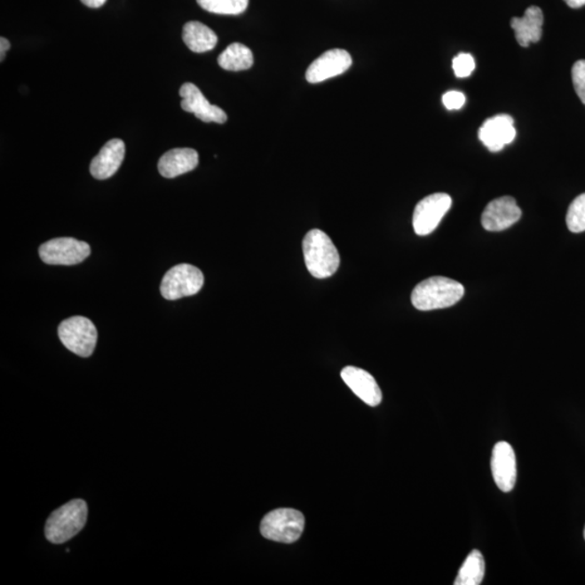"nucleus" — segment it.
Returning <instances> with one entry per match:
<instances>
[{"instance_id": "obj_26", "label": "nucleus", "mask_w": 585, "mask_h": 585, "mask_svg": "<svg viewBox=\"0 0 585 585\" xmlns=\"http://www.w3.org/2000/svg\"><path fill=\"white\" fill-rule=\"evenodd\" d=\"M10 49V43L7 38L2 37L0 38V60L2 62L4 60V57H6V52Z\"/></svg>"}, {"instance_id": "obj_20", "label": "nucleus", "mask_w": 585, "mask_h": 585, "mask_svg": "<svg viewBox=\"0 0 585 585\" xmlns=\"http://www.w3.org/2000/svg\"><path fill=\"white\" fill-rule=\"evenodd\" d=\"M486 565L480 550H471L465 562L459 570L455 579V585H479L483 582Z\"/></svg>"}, {"instance_id": "obj_14", "label": "nucleus", "mask_w": 585, "mask_h": 585, "mask_svg": "<svg viewBox=\"0 0 585 585\" xmlns=\"http://www.w3.org/2000/svg\"><path fill=\"white\" fill-rule=\"evenodd\" d=\"M343 381L370 407H376L382 402V391L376 378L370 373L356 367H346L341 373Z\"/></svg>"}, {"instance_id": "obj_12", "label": "nucleus", "mask_w": 585, "mask_h": 585, "mask_svg": "<svg viewBox=\"0 0 585 585\" xmlns=\"http://www.w3.org/2000/svg\"><path fill=\"white\" fill-rule=\"evenodd\" d=\"M352 65V56L343 49H332L316 59L306 72V80L312 83H321L342 75Z\"/></svg>"}, {"instance_id": "obj_13", "label": "nucleus", "mask_w": 585, "mask_h": 585, "mask_svg": "<svg viewBox=\"0 0 585 585\" xmlns=\"http://www.w3.org/2000/svg\"><path fill=\"white\" fill-rule=\"evenodd\" d=\"M478 137L491 152H498L512 144L516 137L514 120L508 115H499L486 120L480 127Z\"/></svg>"}, {"instance_id": "obj_29", "label": "nucleus", "mask_w": 585, "mask_h": 585, "mask_svg": "<svg viewBox=\"0 0 585 585\" xmlns=\"http://www.w3.org/2000/svg\"><path fill=\"white\" fill-rule=\"evenodd\" d=\"M584 539H585V528H584Z\"/></svg>"}, {"instance_id": "obj_5", "label": "nucleus", "mask_w": 585, "mask_h": 585, "mask_svg": "<svg viewBox=\"0 0 585 585\" xmlns=\"http://www.w3.org/2000/svg\"><path fill=\"white\" fill-rule=\"evenodd\" d=\"M204 285V275L193 265H175L167 272L161 283V293L165 299L176 301L198 294Z\"/></svg>"}, {"instance_id": "obj_18", "label": "nucleus", "mask_w": 585, "mask_h": 585, "mask_svg": "<svg viewBox=\"0 0 585 585\" xmlns=\"http://www.w3.org/2000/svg\"><path fill=\"white\" fill-rule=\"evenodd\" d=\"M183 39L186 47L196 53L213 51L218 42V37L213 29L199 21H191L185 24Z\"/></svg>"}, {"instance_id": "obj_15", "label": "nucleus", "mask_w": 585, "mask_h": 585, "mask_svg": "<svg viewBox=\"0 0 585 585\" xmlns=\"http://www.w3.org/2000/svg\"><path fill=\"white\" fill-rule=\"evenodd\" d=\"M125 152V144L123 140L107 141L99 154L91 161V174L93 178L106 180L115 175L124 161Z\"/></svg>"}, {"instance_id": "obj_19", "label": "nucleus", "mask_w": 585, "mask_h": 585, "mask_svg": "<svg viewBox=\"0 0 585 585\" xmlns=\"http://www.w3.org/2000/svg\"><path fill=\"white\" fill-rule=\"evenodd\" d=\"M253 63L252 51L240 43H231L218 58L220 67L231 72L249 70Z\"/></svg>"}, {"instance_id": "obj_1", "label": "nucleus", "mask_w": 585, "mask_h": 585, "mask_svg": "<svg viewBox=\"0 0 585 585\" xmlns=\"http://www.w3.org/2000/svg\"><path fill=\"white\" fill-rule=\"evenodd\" d=\"M464 287L446 277H431L413 289L411 302L417 311L430 312L454 306L464 296Z\"/></svg>"}, {"instance_id": "obj_10", "label": "nucleus", "mask_w": 585, "mask_h": 585, "mask_svg": "<svg viewBox=\"0 0 585 585\" xmlns=\"http://www.w3.org/2000/svg\"><path fill=\"white\" fill-rule=\"evenodd\" d=\"M521 209L512 196H502L491 201L481 216V225L486 230L498 233L512 225L520 219Z\"/></svg>"}, {"instance_id": "obj_24", "label": "nucleus", "mask_w": 585, "mask_h": 585, "mask_svg": "<svg viewBox=\"0 0 585 585\" xmlns=\"http://www.w3.org/2000/svg\"><path fill=\"white\" fill-rule=\"evenodd\" d=\"M574 91H576L580 100L585 105V60L574 63L572 71Z\"/></svg>"}, {"instance_id": "obj_8", "label": "nucleus", "mask_w": 585, "mask_h": 585, "mask_svg": "<svg viewBox=\"0 0 585 585\" xmlns=\"http://www.w3.org/2000/svg\"><path fill=\"white\" fill-rule=\"evenodd\" d=\"M91 253L90 244L73 238L53 239L39 248V257L48 265L81 264L90 257Z\"/></svg>"}, {"instance_id": "obj_3", "label": "nucleus", "mask_w": 585, "mask_h": 585, "mask_svg": "<svg viewBox=\"0 0 585 585\" xmlns=\"http://www.w3.org/2000/svg\"><path fill=\"white\" fill-rule=\"evenodd\" d=\"M88 508L85 501L73 500L55 510L47 519L45 534L51 543L62 544L85 527Z\"/></svg>"}, {"instance_id": "obj_22", "label": "nucleus", "mask_w": 585, "mask_h": 585, "mask_svg": "<svg viewBox=\"0 0 585 585\" xmlns=\"http://www.w3.org/2000/svg\"><path fill=\"white\" fill-rule=\"evenodd\" d=\"M566 223L568 229L573 233L585 231V194L577 196L570 204Z\"/></svg>"}, {"instance_id": "obj_27", "label": "nucleus", "mask_w": 585, "mask_h": 585, "mask_svg": "<svg viewBox=\"0 0 585 585\" xmlns=\"http://www.w3.org/2000/svg\"><path fill=\"white\" fill-rule=\"evenodd\" d=\"M81 2L90 8H100L106 4L107 0H81Z\"/></svg>"}, {"instance_id": "obj_16", "label": "nucleus", "mask_w": 585, "mask_h": 585, "mask_svg": "<svg viewBox=\"0 0 585 585\" xmlns=\"http://www.w3.org/2000/svg\"><path fill=\"white\" fill-rule=\"evenodd\" d=\"M544 17L542 10L531 6L526 10L523 18L510 20V27L514 29L516 41L521 47H529L530 43L540 42L542 37Z\"/></svg>"}, {"instance_id": "obj_25", "label": "nucleus", "mask_w": 585, "mask_h": 585, "mask_svg": "<svg viewBox=\"0 0 585 585\" xmlns=\"http://www.w3.org/2000/svg\"><path fill=\"white\" fill-rule=\"evenodd\" d=\"M466 102V97L463 92L451 91H447L442 96V103L448 110H460L463 107Z\"/></svg>"}, {"instance_id": "obj_7", "label": "nucleus", "mask_w": 585, "mask_h": 585, "mask_svg": "<svg viewBox=\"0 0 585 585\" xmlns=\"http://www.w3.org/2000/svg\"><path fill=\"white\" fill-rule=\"evenodd\" d=\"M452 199L447 194H434L417 203L413 213V228L415 233L424 237L434 233L440 221L451 209Z\"/></svg>"}, {"instance_id": "obj_9", "label": "nucleus", "mask_w": 585, "mask_h": 585, "mask_svg": "<svg viewBox=\"0 0 585 585\" xmlns=\"http://www.w3.org/2000/svg\"><path fill=\"white\" fill-rule=\"evenodd\" d=\"M491 470L501 491L508 494L514 489L518 479V465L513 447L509 442L500 441L494 446Z\"/></svg>"}, {"instance_id": "obj_11", "label": "nucleus", "mask_w": 585, "mask_h": 585, "mask_svg": "<svg viewBox=\"0 0 585 585\" xmlns=\"http://www.w3.org/2000/svg\"><path fill=\"white\" fill-rule=\"evenodd\" d=\"M181 107L189 113H194L195 117L204 123H217L224 124L228 116L223 109L217 106L210 105L203 93L193 83H186L180 88Z\"/></svg>"}, {"instance_id": "obj_23", "label": "nucleus", "mask_w": 585, "mask_h": 585, "mask_svg": "<svg viewBox=\"0 0 585 585\" xmlns=\"http://www.w3.org/2000/svg\"><path fill=\"white\" fill-rule=\"evenodd\" d=\"M452 67L456 77L465 78L471 75L476 67L473 56L470 53H459L452 61Z\"/></svg>"}, {"instance_id": "obj_17", "label": "nucleus", "mask_w": 585, "mask_h": 585, "mask_svg": "<svg viewBox=\"0 0 585 585\" xmlns=\"http://www.w3.org/2000/svg\"><path fill=\"white\" fill-rule=\"evenodd\" d=\"M198 165V152L189 149V147H184V149H174L166 152L159 161V171L165 178L171 179L189 173Z\"/></svg>"}, {"instance_id": "obj_6", "label": "nucleus", "mask_w": 585, "mask_h": 585, "mask_svg": "<svg viewBox=\"0 0 585 585\" xmlns=\"http://www.w3.org/2000/svg\"><path fill=\"white\" fill-rule=\"evenodd\" d=\"M58 332L63 345L75 355L87 358L95 351L98 333L95 324L90 319L85 317L67 319L60 324Z\"/></svg>"}, {"instance_id": "obj_28", "label": "nucleus", "mask_w": 585, "mask_h": 585, "mask_svg": "<svg viewBox=\"0 0 585 585\" xmlns=\"http://www.w3.org/2000/svg\"><path fill=\"white\" fill-rule=\"evenodd\" d=\"M570 8L578 9L585 6V0H565Z\"/></svg>"}, {"instance_id": "obj_2", "label": "nucleus", "mask_w": 585, "mask_h": 585, "mask_svg": "<svg viewBox=\"0 0 585 585\" xmlns=\"http://www.w3.org/2000/svg\"><path fill=\"white\" fill-rule=\"evenodd\" d=\"M304 264L317 279L332 277L337 272L341 258L331 238L321 230L309 231L303 241Z\"/></svg>"}, {"instance_id": "obj_4", "label": "nucleus", "mask_w": 585, "mask_h": 585, "mask_svg": "<svg viewBox=\"0 0 585 585\" xmlns=\"http://www.w3.org/2000/svg\"><path fill=\"white\" fill-rule=\"evenodd\" d=\"M304 528V515L291 509L273 510L265 516L260 524V533L264 538L288 544L296 542Z\"/></svg>"}, {"instance_id": "obj_21", "label": "nucleus", "mask_w": 585, "mask_h": 585, "mask_svg": "<svg viewBox=\"0 0 585 585\" xmlns=\"http://www.w3.org/2000/svg\"><path fill=\"white\" fill-rule=\"evenodd\" d=\"M201 8L210 13L238 16L249 7V0H196Z\"/></svg>"}]
</instances>
